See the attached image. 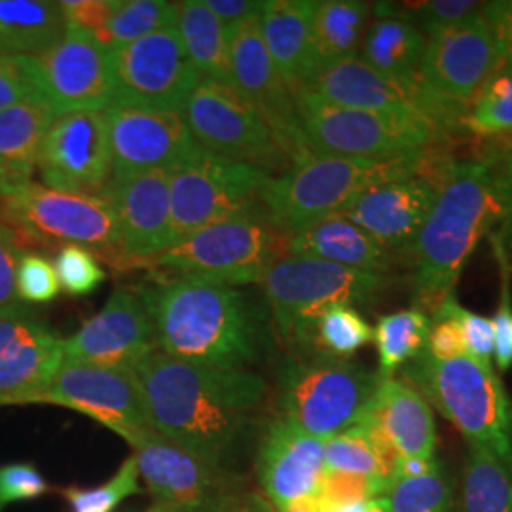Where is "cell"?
<instances>
[{
    "mask_svg": "<svg viewBox=\"0 0 512 512\" xmlns=\"http://www.w3.org/2000/svg\"><path fill=\"white\" fill-rule=\"evenodd\" d=\"M33 404H54L99 421L135 448L154 435L133 370L65 359Z\"/></svg>",
    "mask_w": 512,
    "mask_h": 512,
    "instance_id": "5bb4252c",
    "label": "cell"
},
{
    "mask_svg": "<svg viewBox=\"0 0 512 512\" xmlns=\"http://www.w3.org/2000/svg\"><path fill=\"white\" fill-rule=\"evenodd\" d=\"M404 376L458 429L469 448L512 463V403L492 363L471 355L437 361L423 349L406 365Z\"/></svg>",
    "mask_w": 512,
    "mask_h": 512,
    "instance_id": "5b68a950",
    "label": "cell"
},
{
    "mask_svg": "<svg viewBox=\"0 0 512 512\" xmlns=\"http://www.w3.org/2000/svg\"><path fill=\"white\" fill-rule=\"evenodd\" d=\"M317 0H268L260 12V35L291 90L310 78L311 19Z\"/></svg>",
    "mask_w": 512,
    "mask_h": 512,
    "instance_id": "f1b7e54d",
    "label": "cell"
},
{
    "mask_svg": "<svg viewBox=\"0 0 512 512\" xmlns=\"http://www.w3.org/2000/svg\"><path fill=\"white\" fill-rule=\"evenodd\" d=\"M368 512H391V509H389V503L385 501V497H378L368 503Z\"/></svg>",
    "mask_w": 512,
    "mask_h": 512,
    "instance_id": "6125c7cd",
    "label": "cell"
},
{
    "mask_svg": "<svg viewBox=\"0 0 512 512\" xmlns=\"http://www.w3.org/2000/svg\"><path fill=\"white\" fill-rule=\"evenodd\" d=\"M361 423L397 458H435L437 423L431 404L404 380H382Z\"/></svg>",
    "mask_w": 512,
    "mask_h": 512,
    "instance_id": "4316f807",
    "label": "cell"
},
{
    "mask_svg": "<svg viewBox=\"0 0 512 512\" xmlns=\"http://www.w3.org/2000/svg\"><path fill=\"white\" fill-rule=\"evenodd\" d=\"M431 317L425 311L401 310L380 317L374 329L380 368L378 376L389 380L401 366L414 361L427 346Z\"/></svg>",
    "mask_w": 512,
    "mask_h": 512,
    "instance_id": "8d00e7d4",
    "label": "cell"
},
{
    "mask_svg": "<svg viewBox=\"0 0 512 512\" xmlns=\"http://www.w3.org/2000/svg\"><path fill=\"white\" fill-rule=\"evenodd\" d=\"M397 456L365 423H357L325 440V469L391 478Z\"/></svg>",
    "mask_w": 512,
    "mask_h": 512,
    "instance_id": "d590c367",
    "label": "cell"
},
{
    "mask_svg": "<svg viewBox=\"0 0 512 512\" xmlns=\"http://www.w3.org/2000/svg\"><path fill=\"white\" fill-rule=\"evenodd\" d=\"M258 18L260 14L228 27L232 84L268 122L293 165L300 164L313 154L300 126L293 90L268 54Z\"/></svg>",
    "mask_w": 512,
    "mask_h": 512,
    "instance_id": "e0dca14e",
    "label": "cell"
},
{
    "mask_svg": "<svg viewBox=\"0 0 512 512\" xmlns=\"http://www.w3.org/2000/svg\"><path fill=\"white\" fill-rule=\"evenodd\" d=\"M145 512H177L175 509H171V507H165V505H160V503H156V505H152L148 511Z\"/></svg>",
    "mask_w": 512,
    "mask_h": 512,
    "instance_id": "e7e4bbea",
    "label": "cell"
},
{
    "mask_svg": "<svg viewBox=\"0 0 512 512\" xmlns=\"http://www.w3.org/2000/svg\"><path fill=\"white\" fill-rule=\"evenodd\" d=\"M459 512H512V463L482 448H469Z\"/></svg>",
    "mask_w": 512,
    "mask_h": 512,
    "instance_id": "e575fe53",
    "label": "cell"
},
{
    "mask_svg": "<svg viewBox=\"0 0 512 512\" xmlns=\"http://www.w3.org/2000/svg\"><path fill=\"white\" fill-rule=\"evenodd\" d=\"M512 209V196L484 158L450 162L420 234L406 253L416 293L437 311L454 294L478 243Z\"/></svg>",
    "mask_w": 512,
    "mask_h": 512,
    "instance_id": "3957f363",
    "label": "cell"
},
{
    "mask_svg": "<svg viewBox=\"0 0 512 512\" xmlns=\"http://www.w3.org/2000/svg\"><path fill=\"white\" fill-rule=\"evenodd\" d=\"M177 2L165 0H120L109 23L95 35L107 50L175 27Z\"/></svg>",
    "mask_w": 512,
    "mask_h": 512,
    "instance_id": "74e56055",
    "label": "cell"
},
{
    "mask_svg": "<svg viewBox=\"0 0 512 512\" xmlns=\"http://www.w3.org/2000/svg\"><path fill=\"white\" fill-rule=\"evenodd\" d=\"M435 315H448L458 323L459 330L463 334L465 346L471 357L478 361H488L494 355V329L492 319L478 315L475 311L463 308L458 298L452 294L440 304Z\"/></svg>",
    "mask_w": 512,
    "mask_h": 512,
    "instance_id": "7dc6e473",
    "label": "cell"
},
{
    "mask_svg": "<svg viewBox=\"0 0 512 512\" xmlns=\"http://www.w3.org/2000/svg\"><path fill=\"white\" fill-rule=\"evenodd\" d=\"M50 492L44 475L33 463H6L0 467V511L14 503L33 501Z\"/></svg>",
    "mask_w": 512,
    "mask_h": 512,
    "instance_id": "c3c4849f",
    "label": "cell"
},
{
    "mask_svg": "<svg viewBox=\"0 0 512 512\" xmlns=\"http://www.w3.org/2000/svg\"><path fill=\"white\" fill-rule=\"evenodd\" d=\"M370 12L372 6L361 0H317L311 19L310 78L329 65L357 55Z\"/></svg>",
    "mask_w": 512,
    "mask_h": 512,
    "instance_id": "4dcf8cb0",
    "label": "cell"
},
{
    "mask_svg": "<svg viewBox=\"0 0 512 512\" xmlns=\"http://www.w3.org/2000/svg\"><path fill=\"white\" fill-rule=\"evenodd\" d=\"M302 90L315 93L317 97L338 107L425 120L446 129L437 114L429 109L418 84L385 76L365 63L359 55L342 59L313 74Z\"/></svg>",
    "mask_w": 512,
    "mask_h": 512,
    "instance_id": "cb8c5ba5",
    "label": "cell"
},
{
    "mask_svg": "<svg viewBox=\"0 0 512 512\" xmlns=\"http://www.w3.org/2000/svg\"><path fill=\"white\" fill-rule=\"evenodd\" d=\"M114 103L183 114L200 73L184 52L175 27L109 50Z\"/></svg>",
    "mask_w": 512,
    "mask_h": 512,
    "instance_id": "9a60e30c",
    "label": "cell"
},
{
    "mask_svg": "<svg viewBox=\"0 0 512 512\" xmlns=\"http://www.w3.org/2000/svg\"><path fill=\"white\" fill-rule=\"evenodd\" d=\"M391 275L351 270L311 256H281L260 279L279 338L310 348L311 327L334 304H366L384 293Z\"/></svg>",
    "mask_w": 512,
    "mask_h": 512,
    "instance_id": "52a82bcc",
    "label": "cell"
},
{
    "mask_svg": "<svg viewBox=\"0 0 512 512\" xmlns=\"http://www.w3.org/2000/svg\"><path fill=\"white\" fill-rule=\"evenodd\" d=\"M425 353L437 361H450L469 355L463 334L452 317L435 315V321H431V330L427 336Z\"/></svg>",
    "mask_w": 512,
    "mask_h": 512,
    "instance_id": "db71d44e",
    "label": "cell"
},
{
    "mask_svg": "<svg viewBox=\"0 0 512 512\" xmlns=\"http://www.w3.org/2000/svg\"><path fill=\"white\" fill-rule=\"evenodd\" d=\"M380 384L378 372L366 366L315 353L283 363L275 401L285 420L327 440L363 420Z\"/></svg>",
    "mask_w": 512,
    "mask_h": 512,
    "instance_id": "8992f818",
    "label": "cell"
},
{
    "mask_svg": "<svg viewBox=\"0 0 512 512\" xmlns=\"http://www.w3.org/2000/svg\"><path fill=\"white\" fill-rule=\"evenodd\" d=\"M482 14L505 67H512V0L484 2Z\"/></svg>",
    "mask_w": 512,
    "mask_h": 512,
    "instance_id": "11a10c76",
    "label": "cell"
},
{
    "mask_svg": "<svg viewBox=\"0 0 512 512\" xmlns=\"http://www.w3.org/2000/svg\"><path fill=\"white\" fill-rule=\"evenodd\" d=\"M101 196L118 222L116 268H145L171 245L169 171L112 175Z\"/></svg>",
    "mask_w": 512,
    "mask_h": 512,
    "instance_id": "44dd1931",
    "label": "cell"
},
{
    "mask_svg": "<svg viewBox=\"0 0 512 512\" xmlns=\"http://www.w3.org/2000/svg\"><path fill=\"white\" fill-rule=\"evenodd\" d=\"M374 340V329L348 304H334L323 311L311 327L310 346L319 353L348 359Z\"/></svg>",
    "mask_w": 512,
    "mask_h": 512,
    "instance_id": "f35d334b",
    "label": "cell"
},
{
    "mask_svg": "<svg viewBox=\"0 0 512 512\" xmlns=\"http://www.w3.org/2000/svg\"><path fill=\"white\" fill-rule=\"evenodd\" d=\"M158 349L192 365L249 370L270 344V311L239 287L186 275H152L133 289Z\"/></svg>",
    "mask_w": 512,
    "mask_h": 512,
    "instance_id": "7a4b0ae2",
    "label": "cell"
},
{
    "mask_svg": "<svg viewBox=\"0 0 512 512\" xmlns=\"http://www.w3.org/2000/svg\"><path fill=\"white\" fill-rule=\"evenodd\" d=\"M492 236V245L499 249V253L507 260L512 268V209L505 215V219L499 222V228Z\"/></svg>",
    "mask_w": 512,
    "mask_h": 512,
    "instance_id": "91938a15",
    "label": "cell"
},
{
    "mask_svg": "<svg viewBox=\"0 0 512 512\" xmlns=\"http://www.w3.org/2000/svg\"><path fill=\"white\" fill-rule=\"evenodd\" d=\"M226 512H277V509L264 495L239 494Z\"/></svg>",
    "mask_w": 512,
    "mask_h": 512,
    "instance_id": "94428289",
    "label": "cell"
},
{
    "mask_svg": "<svg viewBox=\"0 0 512 512\" xmlns=\"http://www.w3.org/2000/svg\"><path fill=\"white\" fill-rule=\"evenodd\" d=\"M376 18L366 27L361 59L395 80L418 84L427 37L404 10L376 4Z\"/></svg>",
    "mask_w": 512,
    "mask_h": 512,
    "instance_id": "f546056e",
    "label": "cell"
},
{
    "mask_svg": "<svg viewBox=\"0 0 512 512\" xmlns=\"http://www.w3.org/2000/svg\"><path fill=\"white\" fill-rule=\"evenodd\" d=\"M285 238L264 213L224 220L175 241L154 256L147 268H164L230 287L260 283L285 256Z\"/></svg>",
    "mask_w": 512,
    "mask_h": 512,
    "instance_id": "30bf717a",
    "label": "cell"
},
{
    "mask_svg": "<svg viewBox=\"0 0 512 512\" xmlns=\"http://www.w3.org/2000/svg\"><path fill=\"white\" fill-rule=\"evenodd\" d=\"M442 175V173H440ZM427 171L376 184L342 213L393 253H408L439 194Z\"/></svg>",
    "mask_w": 512,
    "mask_h": 512,
    "instance_id": "d4e9b609",
    "label": "cell"
},
{
    "mask_svg": "<svg viewBox=\"0 0 512 512\" xmlns=\"http://www.w3.org/2000/svg\"><path fill=\"white\" fill-rule=\"evenodd\" d=\"M141 492L139 465L131 454L105 484L95 488H65L63 497L73 512H114L128 497Z\"/></svg>",
    "mask_w": 512,
    "mask_h": 512,
    "instance_id": "b9f144b4",
    "label": "cell"
},
{
    "mask_svg": "<svg viewBox=\"0 0 512 512\" xmlns=\"http://www.w3.org/2000/svg\"><path fill=\"white\" fill-rule=\"evenodd\" d=\"M429 150L389 160L311 156L264 184L260 202L279 232L293 234L313 222L342 215L368 188L427 171Z\"/></svg>",
    "mask_w": 512,
    "mask_h": 512,
    "instance_id": "277c9868",
    "label": "cell"
},
{
    "mask_svg": "<svg viewBox=\"0 0 512 512\" xmlns=\"http://www.w3.org/2000/svg\"><path fill=\"white\" fill-rule=\"evenodd\" d=\"M368 503H355V505H346V507H338L327 512H368Z\"/></svg>",
    "mask_w": 512,
    "mask_h": 512,
    "instance_id": "be15d7a7",
    "label": "cell"
},
{
    "mask_svg": "<svg viewBox=\"0 0 512 512\" xmlns=\"http://www.w3.org/2000/svg\"><path fill=\"white\" fill-rule=\"evenodd\" d=\"M105 114L112 175L171 171L203 150L179 112L112 103Z\"/></svg>",
    "mask_w": 512,
    "mask_h": 512,
    "instance_id": "d6986e66",
    "label": "cell"
},
{
    "mask_svg": "<svg viewBox=\"0 0 512 512\" xmlns=\"http://www.w3.org/2000/svg\"><path fill=\"white\" fill-rule=\"evenodd\" d=\"M495 258L499 262L501 270V302L492 317V329H494V357L495 365L505 372L512 366V294H511V272L512 268L507 260L495 249Z\"/></svg>",
    "mask_w": 512,
    "mask_h": 512,
    "instance_id": "681fc988",
    "label": "cell"
},
{
    "mask_svg": "<svg viewBox=\"0 0 512 512\" xmlns=\"http://www.w3.org/2000/svg\"><path fill=\"white\" fill-rule=\"evenodd\" d=\"M183 118L194 141L209 154L270 175L293 165L268 122L234 84L200 78L186 99Z\"/></svg>",
    "mask_w": 512,
    "mask_h": 512,
    "instance_id": "4fadbf2b",
    "label": "cell"
},
{
    "mask_svg": "<svg viewBox=\"0 0 512 512\" xmlns=\"http://www.w3.org/2000/svg\"><path fill=\"white\" fill-rule=\"evenodd\" d=\"M65 361V338L27 308L0 313V406L33 404Z\"/></svg>",
    "mask_w": 512,
    "mask_h": 512,
    "instance_id": "603a6c76",
    "label": "cell"
},
{
    "mask_svg": "<svg viewBox=\"0 0 512 512\" xmlns=\"http://www.w3.org/2000/svg\"><path fill=\"white\" fill-rule=\"evenodd\" d=\"M54 268L61 289L76 298L93 293L107 277L97 256L78 245L61 247L55 255Z\"/></svg>",
    "mask_w": 512,
    "mask_h": 512,
    "instance_id": "ee69618b",
    "label": "cell"
},
{
    "mask_svg": "<svg viewBox=\"0 0 512 512\" xmlns=\"http://www.w3.org/2000/svg\"><path fill=\"white\" fill-rule=\"evenodd\" d=\"M40 99L55 116L78 110H107L114 103L109 50L95 37L67 29L48 50L25 55Z\"/></svg>",
    "mask_w": 512,
    "mask_h": 512,
    "instance_id": "2e32d148",
    "label": "cell"
},
{
    "mask_svg": "<svg viewBox=\"0 0 512 512\" xmlns=\"http://www.w3.org/2000/svg\"><path fill=\"white\" fill-rule=\"evenodd\" d=\"M120 0H63L59 2L67 27L95 37L112 18Z\"/></svg>",
    "mask_w": 512,
    "mask_h": 512,
    "instance_id": "f5cc1de1",
    "label": "cell"
},
{
    "mask_svg": "<svg viewBox=\"0 0 512 512\" xmlns=\"http://www.w3.org/2000/svg\"><path fill=\"white\" fill-rule=\"evenodd\" d=\"M488 147L480 158H484L488 164L494 167L495 175L499 181L505 184L512 196V133L488 139Z\"/></svg>",
    "mask_w": 512,
    "mask_h": 512,
    "instance_id": "9f6ffc18",
    "label": "cell"
},
{
    "mask_svg": "<svg viewBox=\"0 0 512 512\" xmlns=\"http://www.w3.org/2000/svg\"><path fill=\"white\" fill-rule=\"evenodd\" d=\"M55 112L42 99L0 110V175L6 183L31 181Z\"/></svg>",
    "mask_w": 512,
    "mask_h": 512,
    "instance_id": "1f68e13d",
    "label": "cell"
},
{
    "mask_svg": "<svg viewBox=\"0 0 512 512\" xmlns=\"http://www.w3.org/2000/svg\"><path fill=\"white\" fill-rule=\"evenodd\" d=\"M285 255L311 256L370 274L391 275L399 255L344 215H332L287 234Z\"/></svg>",
    "mask_w": 512,
    "mask_h": 512,
    "instance_id": "83f0119b",
    "label": "cell"
},
{
    "mask_svg": "<svg viewBox=\"0 0 512 512\" xmlns=\"http://www.w3.org/2000/svg\"><path fill=\"white\" fill-rule=\"evenodd\" d=\"M503 67L482 10L456 27L427 38L418 88L442 126L463 124L484 84Z\"/></svg>",
    "mask_w": 512,
    "mask_h": 512,
    "instance_id": "8fae6325",
    "label": "cell"
},
{
    "mask_svg": "<svg viewBox=\"0 0 512 512\" xmlns=\"http://www.w3.org/2000/svg\"><path fill=\"white\" fill-rule=\"evenodd\" d=\"M37 169L48 188L101 196L112 177L105 110L55 116L40 148Z\"/></svg>",
    "mask_w": 512,
    "mask_h": 512,
    "instance_id": "ac0fdd59",
    "label": "cell"
},
{
    "mask_svg": "<svg viewBox=\"0 0 512 512\" xmlns=\"http://www.w3.org/2000/svg\"><path fill=\"white\" fill-rule=\"evenodd\" d=\"M59 2L0 0V55H37L67 33Z\"/></svg>",
    "mask_w": 512,
    "mask_h": 512,
    "instance_id": "836d02e7",
    "label": "cell"
},
{
    "mask_svg": "<svg viewBox=\"0 0 512 512\" xmlns=\"http://www.w3.org/2000/svg\"><path fill=\"white\" fill-rule=\"evenodd\" d=\"M133 374L154 431L220 471L251 437L268 393L251 370L192 365L160 349Z\"/></svg>",
    "mask_w": 512,
    "mask_h": 512,
    "instance_id": "6da1fadb",
    "label": "cell"
},
{
    "mask_svg": "<svg viewBox=\"0 0 512 512\" xmlns=\"http://www.w3.org/2000/svg\"><path fill=\"white\" fill-rule=\"evenodd\" d=\"M384 497L391 512H454V484L442 465L418 478L391 476Z\"/></svg>",
    "mask_w": 512,
    "mask_h": 512,
    "instance_id": "60d3db41",
    "label": "cell"
},
{
    "mask_svg": "<svg viewBox=\"0 0 512 512\" xmlns=\"http://www.w3.org/2000/svg\"><path fill=\"white\" fill-rule=\"evenodd\" d=\"M0 179H2V181H4V177H2V175H0ZM4 183H6V181H4Z\"/></svg>",
    "mask_w": 512,
    "mask_h": 512,
    "instance_id": "03108f58",
    "label": "cell"
},
{
    "mask_svg": "<svg viewBox=\"0 0 512 512\" xmlns=\"http://www.w3.org/2000/svg\"><path fill=\"white\" fill-rule=\"evenodd\" d=\"M389 486L387 478L378 476L355 475L344 471H327L321 476L319 482V499L323 512L355 505V503H368L378 497H384Z\"/></svg>",
    "mask_w": 512,
    "mask_h": 512,
    "instance_id": "7bdbcfd3",
    "label": "cell"
},
{
    "mask_svg": "<svg viewBox=\"0 0 512 512\" xmlns=\"http://www.w3.org/2000/svg\"><path fill=\"white\" fill-rule=\"evenodd\" d=\"M158 351L156 332L133 289H116L103 310L65 338V359L133 370Z\"/></svg>",
    "mask_w": 512,
    "mask_h": 512,
    "instance_id": "7402d4cb",
    "label": "cell"
},
{
    "mask_svg": "<svg viewBox=\"0 0 512 512\" xmlns=\"http://www.w3.org/2000/svg\"><path fill=\"white\" fill-rule=\"evenodd\" d=\"M325 473V440L279 416L264 429L256 452L262 495L281 509L302 495L317 494Z\"/></svg>",
    "mask_w": 512,
    "mask_h": 512,
    "instance_id": "484cf974",
    "label": "cell"
},
{
    "mask_svg": "<svg viewBox=\"0 0 512 512\" xmlns=\"http://www.w3.org/2000/svg\"><path fill=\"white\" fill-rule=\"evenodd\" d=\"M61 291L54 264L37 253H23L16 272V293L25 304H48Z\"/></svg>",
    "mask_w": 512,
    "mask_h": 512,
    "instance_id": "bcb514c9",
    "label": "cell"
},
{
    "mask_svg": "<svg viewBox=\"0 0 512 512\" xmlns=\"http://www.w3.org/2000/svg\"><path fill=\"white\" fill-rule=\"evenodd\" d=\"M484 2L475 0H431L406 4V14L416 21L425 37H435L459 23L473 18L482 10Z\"/></svg>",
    "mask_w": 512,
    "mask_h": 512,
    "instance_id": "f6af8a7d",
    "label": "cell"
},
{
    "mask_svg": "<svg viewBox=\"0 0 512 512\" xmlns=\"http://www.w3.org/2000/svg\"><path fill=\"white\" fill-rule=\"evenodd\" d=\"M21 256L23 241L4 220L0 219V313L25 308V304L19 300L16 293V272Z\"/></svg>",
    "mask_w": 512,
    "mask_h": 512,
    "instance_id": "f907efd6",
    "label": "cell"
},
{
    "mask_svg": "<svg viewBox=\"0 0 512 512\" xmlns=\"http://www.w3.org/2000/svg\"><path fill=\"white\" fill-rule=\"evenodd\" d=\"M175 29L184 52L202 78L232 84L228 27L211 12L205 0L177 2Z\"/></svg>",
    "mask_w": 512,
    "mask_h": 512,
    "instance_id": "d6a6232c",
    "label": "cell"
},
{
    "mask_svg": "<svg viewBox=\"0 0 512 512\" xmlns=\"http://www.w3.org/2000/svg\"><path fill=\"white\" fill-rule=\"evenodd\" d=\"M300 126L313 156L389 160L425 152L448 133L433 122L338 107L308 90H294Z\"/></svg>",
    "mask_w": 512,
    "mask_h": 512,
    "instance_id": "9c48e42d",
    "label": "cell"
},
{
    "mask_svg": "<svg viewBox=\"0 0 512 512\" xmlns=\"http://www.w3.org/2000/svg\"><path fill=\"white\" fill-rule=\"evenodd\" d=\"M463 126L482 139L512 133V67H501L476 95Z\"/></svg>",
    "mask_w": 512,
    "mask_h": 512,
    "instance_id": "ab89813d",
    "label": "cell"
},
{
    "mask_svg": "<svg viewBox=\"0 0 512 512\" xmlns=\"http://www.w3.org/2000/svg\"><path fill=\"white\" fill-rule=\"evenodd\" d=\"M270 177L258 167L205 150L171 169V245L205 226L264 213L260 194Z\"/></svg>",
    "mask_w": 512,
    "mask_h": 512,
    "instance_id": "7c38bea8",
    "label": "cell"
},
{
    "mask_svg": "<svg viewBox=\"0 0 512 512\" xmlns=\"http://www.w3.org/2000/svg\"><path fill=\"white\" fill-rule=\"evenodd\" d=\"M205 2L226 27H232L243 19L258 16L264 8V2H255V0H205Z\"/></svg>",
    "mask_w": 512,
    "mask_h": 512,
    "instance_id": "6f0895ef",
    "label": "cell"
},
{
    "mask_svg": "<svg viewBox=\"0 0 512 512\" xmlns=\"http://www.w3.org/2000/svg\"><path fill=\"white\" fill-rule=\"evenodd\" d=\"M133 456L156 503L177 512H226L239 495L226 471L207 465L158 433L139 442Z\"/></svg>",
    "mask_w": 512,
    "mask_h": 512,
    "instance_id": "ffe728a7",
    "label": "cell"
},
{
    "mask_svg": "<svg viewBox=\"0 0 512 512\" xmlns=\"http://www.w3.org/2000/svg\"><path fill=\"white\" fill-rule=\"evenodd\" d=\"M27 99H40L25 55H0V110Z\"/></svg>",
    "mask_w": 512,
    "mask_h": 512,
    "instance_id": "816d5d0a",
    "label": "cell"
},
{
    "mask_svg": "<svg viewBox=\"0 0 512 512\" xmlns=\"http://www.w3.org/2000/svg\"><path fill=\"white\" fill-rule=\"evenodd\" d=\"M439 465L440 461L437 458H412V456L397 458L391 476L418 478V476L431 475Z\"/></svg>",
    "mask_w": 512,
    "mask_h": 512,
    "instance_id": "680465c9",
    "label": "cell"
},
{
    "mask_svg": "<svg viewBox=\"0 0 512 512\" xmlns=\"http://www.w3.org/2000/svg\"><path fill=\"white\" fill-rule=\"evenodd\" d=\"M4 183V181H2V179H0V184Z\"/></svg>",
    "mask_w": 512,
    "mask_h": 512,
    "instance_id": "003e7915",
    "label": "cell"
},
{
    "mask_svg": "<svg viewBox=\"0 0 512 512\" xmlns=\"http://www.w3.org/2000/svg\"><path fill=\"white\" fill-rule=\"evenodd\" d=\"M0 219L31 245H78L112 266L120 256V232L103 196L76 194L31 181L0 184Z\"/></svg>",
    "mask_w": 512,
    "mask_h": 512,
    "instance_id": "ba28073f",
    "label": "cell"
}]
</instances>
